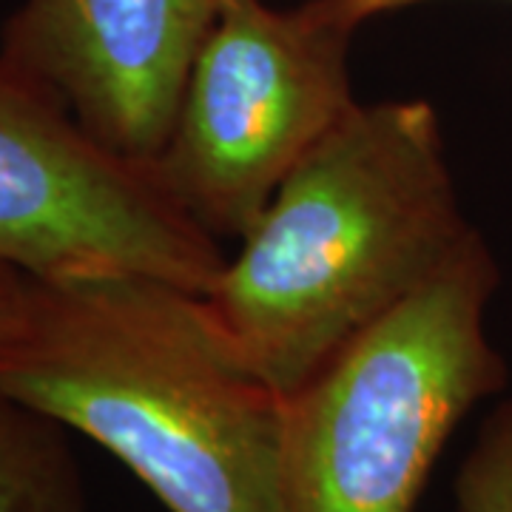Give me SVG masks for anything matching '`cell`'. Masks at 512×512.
Here are the masks:
<instances>
[{
  "label": "cell",
  "mask_w": 512,
  "mask_h": 512,
  "mask_svg": "<svg viewBox=\"0 0 512 512\" xmlns=\"http://www.w3.org/2000/svg\"><path fill=\"white\" fill-rule=\"evenodd\" d=\"M225 262L148 165L97 143L0 63V265L29 279L137 271L205 296Z\"/></svg>",
  "instance_id": "5b68a950"
},
{
  "label": "cell",
  "mask_w": 512,
  "mask_h": 512,
  "mask_svg": "<svg viewBox=\"0 0 512 512\" xmlns=\"http://www.w3.org/2000/svg\"><path fill=\"white\" fill-rule=\"evenodd\" d=\"M498 279L476 231L285 393L279 512H416L458 424L510 382L487 336Z\"/></svg>",
  "instance_id": "3957f363"
},
{
  "label": "cell",
  "mask_w": 512,
  "mask_h": 512,
  "mask_svg": "<svg viewBox=\"0 0 512 512\" xmlns=\"http://www.w3.org/2000/svg\"><path fill=\"white\" fill-rule=\"evenodd\" d=\"M356 29L319 0H228L185 77L151 174L214 239H239L276 188L359 103Z\"/></svg>",
  "instance_id": "277c9868"
},
{
  "label": "cell",
  "mask_w": 512,
  "mask_h": 512,
  "mask_svg": "<svg viewBox=\"0 0 512 512\" xmlns=\"http://www.w3.org/2000/svg\"><path fill=\"white\" fill-rule=\"evenodd\" d=\"M0 390L109 450L168 512H279L285 396L202 293L137 271L29 279Z\"/></svg>",
  "instance_id": "6da1fadb"
},
{
  "label": "cell",
  "mask_w": 512,
  "mask_h": 512,
  "mask_svg": "<svg viewBox=\"0 0 512 512\" xmlns=\"http://www.w3.org/2000/svg\"><path fill=\"white\" fill-rule=\"evenodd\" d=\"M456 512H512V396L478 427L453 478Z\"/></svg>",
  "instance_id": "ba28073f"
},
{
  "label": "cell",
  "mask_w": 512,
  "mask_h": 512,
  "mask_svg": "<svg viewBox=\"0 0 512 512\" xmlns=\"http://www.w3.org/2000/svg\"><path fill=\"white\" fill-rule=\"evenodd\" d=\"M0 512H86L69 430L0 390Z\"/></svg>",
  "instance_id": "52a82bcc"
},
{
  "label": "cell",
  "mask_w": 512,
  "mask_h": 512,
  "mask_svg": "<svg viewBox=\"0 0 512 512\" xmlns=\"http://www.w3.org/2000/svg\"><path fill=\"white\" fill-rule=\"evenodd\" d=\"M228 0H23L0 63L131 163L160 154L185 77Z\"/></svg>",
  "instance_id": "8992f818"
},
{
  "label": "cell",
  "mask_w": 512,
  "mask_h": 512,
  "mask_svg": "<svg viewBox=\"0 0 512 512\" xmlns=\"http://www.w3.org/2000/svg\"><path fill=\"white\" fill-rule=\"evenodd\" d=\"M26 296H29V276L9 265H0V342L9 339L20 322Z\"/></svg>",
  "instance_id": "30bf717a"
},
{
  "label": "cell",
  "mask_w": 512,
  "mask_h": 512,
  "mask_svg": "<svg viewBox=\"0 0 512 512\" xmlns=\"http://www.w3.org/2000/svg\"><path fill=\"white\" fill-rule=\"evenodd\" d=\"M473 234L439 111L419 97L356 103L276 188L202 299L231 353L285 396Z\"/></svg>",
  "instance_id": "7a4b0ae2"
},
{
  "label": "cell",
  "mask_w": 512,
  "mask_h": 512,
  "mask_svg": "<svg viewBox=\"0 0 512 512\" xmlns=\"http://www.w3.org/2000/svg\"><path fill=\"white\" fill-rule=\"evenodd\" d=\"M319 3L333 18L342 20L345 26L359 32L370 20L402 12V9H410V6H421V3H433V0H319Z\"/></svg>",
  "instance_id": "9c48e42d"
}]
</instances>
